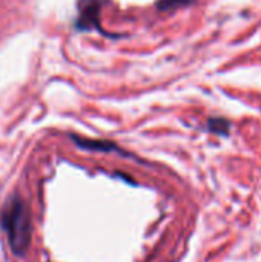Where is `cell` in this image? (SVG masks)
<instances>
[{
  "label": "cell",
  "instance_id": "6da1fadb",
  "mask_svg": "<svg viewBox=\"0 0 261 262\" xmlns=\"http://www.w3.org/2000/svg\"><path fill=\"white\" fill-rule=\"evenodd\" d=\"M0 224L2 230L6 233L11 252L15 256H23L31 243L32 223L29 207L22 196L12 195L5 201L0 213Z\"/></svg>",
  "mask_w": 261,
  "mask_h": 262
},
{
  "label": "cell",
  "instance_id": "7a4b0ae2",
  "mask_svg": "<svg viewBox=\"0 0 261 262\" xmlns=\"http://www.w3.org/2000/svg\"><path fill=\"white\" fill-rule=\"evenodd\" d=\"M98 0H82L78 18L75 21L77 28L82 31H91L94 28L98 29Z\"/></svg>",
  "mask_w": 261,
  "mask_h": 262
},
{
  "label": "cell",
  "instance_id": "3957f363",
  "mask_svg": "<svg viewBox=\"0 0 261 262\" xmlns=\"http://www.w3.org/2000/svg\"><path fill=\"white\" fill-rule=\"evenodd\" d=\"M72 141L80 147V149H85V150H91V152H118L122 155H126L123 154L122 149H118L117 144H114L112 141H105V140H89V138H82V137H75V135H71Z\"/></svg>",
  "mask_w": 261,
  "mask_h": 262
},
{
  "label": "cell",
  "instance_id": "277c9868",
  "mask_svg": "<svg viewBox=\"0 0 261 262\" xmlns=\"http://www.w3.org/2000/svg\"><path fill=\"white\" fill-rule=\"evenodd\" d=\"M194 2L195 0H158L157 8L160 11H172V9H177V8L188 6V5H191Z\"/></svg>",
  "mask_w": 261,
  "mask_h": 262
},
{
  "label": "cell",
  "instance_id": "5b68a950",
  "mask_svg": "<svg viewBox=\"0 0 261 262\" xmlns=\"http://www.w3.org/2000/svg\"><path fill=\"white\" fill-rule=\"evenodd\" d=\"M225 123H226V121H223V120H211V121H209V129H211L212 132L226 134V130L222 129V124H225Z\"/></svg>",
  "mask_w": 261,
  "mask_h": 262
}]
</instances>
